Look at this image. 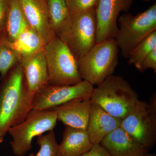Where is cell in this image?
<instances>
[{
	"label": "cell",
	"mask_w": 156,
	"mask_h": 156,
	"mask_svg": "<svg viewBox=\"0 0 156 156\" xmlns=\"http://www.w3.org/2000/svg\"><path fill=\"white\" fill-rule=\"evenodd\" d=\"M0 83V144L9 129L23 122L31 110L34 94L29 90L20 63Z\"/></svg>",
	"instance_id": "1"
},
{
	"label": "cell",
	"mask_w": 156,
	"mask_h": 156,
	"mask_svg": "<svg viewBox=\"0 0 156 156\" xmlns=\"http://www.w3.org/2000/svg\"><path fill=\"white\" fill-rule=\"evenodd\" d=\"M90 100L110 115L122 119L139 99L123 77L112 75L94 88Z\"/></svg>",
	"instance_id": "2"
},
{
	"label": "cell",
	"mask_w": 156,
	"mask_h": 156,
	"mask_svg": "<svg viewBox=\"0 0 156 156\" xmlns=\"http://www.w3.org/2000/svg\"><path fill=\"white\" fill-rule=\"evenodd\" d=\"M119 51L115 39L96 43L77 60L82 80L97 86L113 75L119 63Z\"/></svg>",
	"instance_id": "3"
},
{
	"label": "cell",
	"mask_w": 156,
	"mask_h": 156,
	"mask_svg": "<svg viewBox=\"0 0 156 156\" xmlns=\"http://www.w3.org/2000/svg\"><path fill=\"white\" fill-rule=\"evenodd\" d=\"M95 9L70 15L56 35L66 45L77 60L96 44Z\"/></svg>",
	"instance_id": "4"
},
{
	"label": "cell",
	"mask_w": 156,
	"mask_h": 156,
	"mask_svg": "<svg viewBox=\"0 0 156 156\" xmlns=\"http://www.w3.org/2000/svg\"><path fill=\"white\" fill-rule=\"evenodd\" d=\"M115 40L122 56L128 59L131 52L150 34L156 30V3L136 15L125 13L119 17Z\"/></svg>",
	"instance_id": "5"
},
{
	"label": "cell",
	"mask_w": 156,
	"mask_h": 156,
	"mask_svg": "<svg viewBox=\"0 0 156 156\" xmlns=\"http://www.w3.org/2000/svg\"><path fill=\"white\" fill-rule=\"evenodd\" d=\"M44 52L49 85H73L83 81L78 71L77 60L57 36L45 44Z\"/></svg>",
	"instance_id": "6"
},
{
	"label": "cell",
	"mask_w": 156,
	"mask_h": 156,
	"mask_svg": "<svg viewBox=\"0 0 156 156\" xmlns=\"http://www.w3.org/2000/svg\"><path fill=\"white\" fill-rule=\"evenodd\" d=\"M57 120V114L53 109L30 112L23 122L8 131L12 137L10 144L13 154L25 156L32 148L34 138L53 130Z\"/></svg>",
	"instance_id": "7"
},
{
	"label": "cell",
	"mask_w": 156,
	"mask_h": 156,
	"mask_svg": "<svg viewBox=\"0 0 156 156\" xmlns=\"http://www.w3.org/2000/svg\"><path fill=\"white\" fill-rule=\"evenodd\" d=\"M122 127L143 147L149 150L156 141V97L149 103L138 100L130 112L122 119Z\"/></svg>",
	"instance_id": "8"
},
{
	"label": "cell",
	"mask_w": 156,
	"mask_h": 156,
	"mask_svg": "<svg viewBox=\"0 0 156 156\" xmlns=\"http://www.w3.org/2000/svg\"><path fill=\"white\" fill-rule=\"evenodd\" d=\"M94 86L83 80L73 85H48L34 95L30 111L52 109L77 98H90Z\"/></svg>",
	"instance_id": "9"
},
{
	"label": "cell",
	"mask_w": 156,
	"mask_h": 156,
	"mask_svg": "<svg viewBox=\"0 0 156 156\" xmlns=\"http://www.w3.org/2000/svg\"><path fill=\"white\" fill-rule=\"evenodd\" d=\"M134 0H99L95 9L96 43L115 39L118 32V19L122 12H128Z\"/></svg>",
	"instance_id": "10"
},
{
	"label": "cell",
	"mask_w": 156,
	"mask_h": 156,
	"mask_svg": "<svg viewBox=\"0 0 156 156\" xmlns=\"http://www.w3.org/2000/svg\"><path fill=\"white\" fill-rule=\"evenodd\" d=\"M30 27L37 32L46 44L56 33L49 18L47 0H18Z\"/></svg>",
	"instance_id": "11"
},
{
	"label": "cell",
	"mask_w": 156,
	"mask_h": 156,
	"mask_svg": "<svg viewBox=\"0 0 156 156\" xmlns=\"http://www.w3.org/2000/svg\"><path fill=\"white\" fill-rule=\"evenodd\" d=\"M91 105L90 98H77L52 109L56 112L58 120L66 126L87 130Z\"/></svg>",
	"instance_id": "12"
},
{
	"label": "cell",
	"mask_w": 156,
	"mask_h": 156,
	"mask_svg": "<svg viewBox=\"0 0 156 156\" xmlns=\"http://www.w3.org/2000/svg\"><path fill=\"white\" fill-rule=\"evenodd\" d=\"M100 145L111 156H136L149 153L121 126L105 136Z\"/></svg>",
	"instance_id": "13"
},
{
	"label": "cell",
	"mask_w": 156,
	"mask_h": 156,
	"mask_svg": "<svg viewBox=\"0 0 156 156\" xmlns=\"http://www.w3.org/2000/svg\"><path fill=\"white\" fill-rule=\"evenodd\" d=\"M122 120L113 116L99 105L92 102L87 131L92 143L100 144L105 136L121 126Z\"/></svg>",
	"instance_id": "14"
},
{
	"label": "cell",
	"mask_w": 156,
	"mask_h": 156,
	"mask_svg": "<svg viewBox=\"0 0 156 156\" xmlns=\"http://www.w3.org/2000/svg\"><path fill=\"white\" fill-rule=\"evenodd\" d=\"M30 92L35 95L49 85L44 49L30 58L20 62Z\"/></svg>",
	"instance_id": "15"
},
{
	"label": "cell",
	"mask_w": 156,
	"mask_h": 156,
	"mask_svg": "<svg viewBox=\"0 0 156 156\" xmlns=\"http://www.w3.org/2000/svg\"><path fill=\"white\" fill-rule=\"evenodd\" d=\"M93 145L87 130L66 126L59 147L62 156H81Z\"/></svg>",
	"instance_id": "16"
},
{
	"label": "cell",
	"mask_w": 156,
	"mask_h": 156,
	"mask_svg": "<svg viewBox=\"0 0 156 156\" xmlns=\"http://www.w3.org/2000/svg\"><path fill=\"white\" fill-rule=\"evenodd\" d=\"M9 43L18 56L19 63L44 50L46 44L41 35L30 27L23 31L14 42Z\"/></svg>",
	"instance_id": "17"
},
{
	"label": "cell",
	"mask_w": 156,
	"mask_h": 156,
	"mask_svg": "<svg viewBox=\"0 0 156 156\" xmlns=\"http://www.w3.org/2000/svg\"><path fill=\"white\" fill-rule=\"evenodd\" d=\"M30 27L18 0H9L5 21L2 33L10 43Z\"/></svg>",
	"instance_id": "18"
},
{
	"label": "cell",
	"mask_w": 156,
	"mask_h": 156,
	"mask_svg": "<svg viewBox=\"0 0 156 156\" xmlns=\"http://www.w3.org/2000/svg\"><path fill=\"white\" fill-rule=\"evenodd\" d=\"M50 24L54 32L57 33L70 16L65 0H47Z\"/></svg>",
	"instance_id": "19"
},
{
	"label": "cell",
	"mask_w": 156,
	"mask_h": 156,
	"mask_svg": "<svg viewBox=\"0 0 156 156\" xmlns=\"http://www.w3.org/2000/svg\"><path fill=\"white\" fill-rule=\"evenodd\" d=\"M18 63V56L0 32V80Z\"/></svg>",
	"instance_id": "20"
},
{
	"label": "cell",
	"mask_w": 156,
	"mask_h": 156,
	"mask_svg": "<svg viewBox=\"0 0 156 156\" xmlns=\"http://www.w3.org/2000/svg\"><path fill=\"white\" fill-rule=\"evenodd\" d=\"M156 48V30L150 34L131 52L128 58L129 64L133 65L139 70L148 54Z\"/></svg>",
	"instance_id": "21"
},
{
	"label": "cell",
	"mask_w": 156,
	"mask_h": 156,
	"mask_svg": "<svg viewBox=\"0 0 156 156\" xmlns=\"http://www.w3.org/2000/svg\"><path fill=\"white\" fill-rule=\"evenodd\" d=\"M37 143L40 147L38 151L30 153L29 156H62L54 130L38 136Z\"/></svg>",
	"instance_id": "22"
},
{
	"label": "cell",
	"mask_w": 156,
	"mask_h": 156,
	"mask_svg": "<svg viewBox=\"0 0 156 156\" xmlns=\"http://www.w3.org/2000/svg\"><path fill=\"white\" fill-rule=\"evenodd\" d=\"M99 0H65L70 15L95 9Z\"/></svg>",
	"instance_id": "23"
},
{
	"label": "cell",
	"mask_w": 156,
	"mask_h": 156,
	"mask_svg": "<svg viewBox=\"0 0 156 156\" xmlns=\"http://www.w3.org/2000/svg\"><path fill=\"white\" fill-rule=\"evenodd\" d=\"M152 69L156 73V48L152 50L144 58L138 70L144 72L148 69Z\"/></svg>",
	"instance_id": "24"
},
{
	"label": "cell",
	"mask_w": 156,
	"mask_h": 156,
	"mask_svg": "<svg viewBox=\"0 0 156 156\" xmlns=\"http://www.w3.org/2000/svg\"><path fill=\"white\" fill-rule=\"evenodd\" d=\"M9 0H0V32L2 31L5 21Z\"/></svg>",
	"instance_id": "25"
},
{
	"label": "cell",
	"mask_w": 156,
	"mask_h": 156,
	"mask_svg": "<svg viewBox=\"0 0 156 156\" xmlns=\"http://www.w3.org/2000/svg\"><path fill=\"white\" fill-rule=\"evenodd\" d=\"M81 156H111L100 144H94L89 151Z\"/></svg>",
	"instance_id": "26"
},
{
	"label": "cell",
	"mask_w": 156,
	"mask_h": 156,
	"mask_svg": "<svg viewBox=\"0 0 156 156\" xmlns=\"http://www.w3.org/2000/svg\"><path fill=\"white\" fill-rule=\"evenodd\" d=\"M136 156H155V154H150L148 153L144 154L138 155Z\"/></svg>",
	"instance_id": "27"
},
{
	"label": "cell",
	"mask_w": 156,
	"mask_h": 156,
	"mask_svg": "<svg viewBox=\"0 0 156 156\" xmlns=\"http://www.w3.org/2000/svg\"><path fill=\"white\" fill-rule=\"evenodd\" d=\"M143 1L144 2H151V1H155L156 0H143Z\"/></svg>",
	"instance_id": "28"
}]
</instances>
